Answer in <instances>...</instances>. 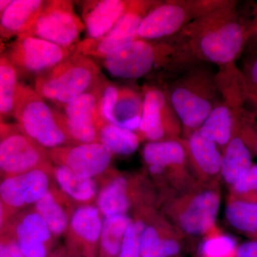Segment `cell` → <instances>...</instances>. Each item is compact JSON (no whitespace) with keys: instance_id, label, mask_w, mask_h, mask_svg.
Here are the masks:
<instances>
[{"instance_id":"obj_15","label":"cell","mask_w":257,"mask_h":257,"mask_svg":"<svg viewBox=\"0 0 257 257\" xmlns=\"http://www.w3.org/2000/svg\"><path fill=\"white\" fill-rule=\"evenodd\" d=\"M47 153L57 165L65 166L81 177L92 179L109 168L113 155L101 143L59 147L47 150Z\"/></svg>"},{"instance_id":"obj_11","label":"cell","mask_w":257,"mask_h":257,"mask_svg":"<svg viewBox=\"0 0 257 257\" xmlns=\"http://www.w3.org/2000/svg\"><path fill=\"white\" fill-rule=\"evenodd\" d=\"M47 150L28 138L18 124H6L0 143V175H21L50 167Z\"/></svg>"},{"instance_id":"obj_35","label":"cell","mask_w":257,"mask_h":257,"mask_svg":"<svg viewBox=\"0 0 257 257\" xmlns=\"http://www.w3.org/2000/svg\"><path fill=\"white\" fill-rule=\"evenodd\" d=\"M243 60L242 77L246 99L257 108V47Z\"/></svg>"},{"instance_id":"obj_6","label":"cell","mask_w":257,"mask_h":257,"mask_svg":"<svg viewBox=\"0 0 257 257\" xmlns=\"http://www.w3.org/2000/svg\"><path fill=\"white\" fill-rule=\"evenodd\" d=\"M172 55L169 40L157 42L138 38L112 51L103 61L113 77L132 79L144 77L156 66H170Z\"/></svg>"},{"instance_id":"obj_13","label":"cell","mask_w":257,"mask_h":257,"mask_svg":"<svg viewBox=\"0 0 257 257\" xmlns=\"http://www.w3.org/2000/svg\"><path fill=\"white\" fill-rule=\"evenodd\" d=\"M181 123L171 105L167 92L147 87L143 94L141 121L137 135L149 142L177 140Z\"/></svg>"},{"instance_id":"obj_44","label":"cell","mask_w":257,"mask_h":257,"mask_svg":"<svg viewBox=\"0 0 257 257\" xmlns=\"http://www.w3.org/2000/svg\"><path fill=\"white\" fill-rule=\"evenodd\" d=\"M3 40H4V39L3 38L1 34H0V55L4 54L5 45L4 42H3Z\"/></svg>"},{"instance_id":"obj_2","label":"cell","mask_w":257,"mask_h":257,"mask_svg":"<svg viewBox=\"0 0 257 257\" xmlns=\"http://www.w3.org/2000/svg\"><path fill=\"white\" fill-rule=\"evenodd\" d=\"M104 76L87 56L74 53L35 78V90L60 109L100 84Z\"/></svg>"},{"instance_id":"obj_23","label":"cell","mask_w":257,"mask_h":257,"mask_svg":"<svg viewBox=\"0 0 257 257\" xmlns=\"http://www.w3.org/2000/svg\"><path fill=\"white\" fill-rule=\"evenodd\" d=\"M183 244L177 234L167 232L162 225H147L142 235L141 257H180Z\"/></svg>"},{"instance_id":"obj_17","label":"cell","mask_w":257,"mask_h":257,"mask_svg":"<svg viewBox=\"0 0 257 257\" xmlns=\"http://www.w3.org/2000/svg\"><path fill=\"white\" fill-rule=\"evenodd\" d=\"M130 4V0L85 2L82 17L87 38L99 39L106 35L127 11Z\"/></svg>"},{"instance_id":"obj_38","label":"cell","mask_w":257,"mask_h":257,"mask_svg":"<svg viewBox=\"0 0 257 257\" xmlns=\"http://www.w3.org/2000/svg\"><path fill=\"white\" fill-rule=\"evenodd\" d=\"M0 257L25 256L13 236H0Z\"/></svg>"},{"instance_id":"obj_45","label":"cell","mask_w":257,"mask_h":257,"mask_svg":"<svg viewBox=\"0 0 257 257\" xmlns=\"http://www.w3.org/2000/svg\"><path fill=\"white\" fill-rule=\"evenodd\" d=\"M251 39H253V38H251ZM253 39H255V40H256V45L255 47H257V37H253Z\"/></svg>"},{"instance_id":"obj_41","label":"cell","mask_w":257,"mask_h":257,"mask_svg":"<svg viewBox=\"0 0 257 257\" xmlns=\"http://www.w3.org/2000/svg\"><path fill=\"white\" fill-rule=\"evenodd\" d=\"M248 33L250 35V40L253 37H257V7L255 9L254 18L248 25Z\"/></svg>"},{"instance_id":"obj_42","label":"cell","mask_w":257,"mask_h":257,"mask_svg":"<svg viewBox=\"0 0 257 257\" xmlns=\"http://www.w3.org/2000/svg\"><path fill=\"white\" fill-rule=\"evenodd\" d=\"M12 0H0V15L6 9L7 7L11 3Z\"/></svg>"},{"instance_id":"obj_40","label":"cell","mask_w":257,"mask_h":257,"mask_svg":"<svg viewBox=\"0 0 257 257\" xmlns=\"http://www.w3.org/2000/svg\"><path fill=\"white\" fill-rule=\"evenodd\" d=\"M10 212L5 207V204L0 199V232L3 231L4 228L5 222L8 219V215H10Z\"/></svg>"},{"instance_id":"obj_12","label":"cell","mask_w":257,"mask_h":257,"mask_svg":"<svg viewBox=\"0 0 257 257\" xmlns=\"http://www.w3.org/2000/svg\"><path fill=\"white\" fill-rule=\"evenodd\" d=\"M157 3V1L131 0L127 11L106 35L99 39H84L79 42L74 53L103 60L112 51L137 40L142 20Z\"/></svg>"},{"instance_id":"obj_14","label":"cell","mask_w":257,"mask_h":257,"mask_svg":"<svg viewBox=\"0 0 257 257\" xmlns=\"http://www.w3.org/2000/svg\"><path fill=\"white\" fill-rule=\"evenodd\" d=\"M143 96L133 89L119 87L104 78L100 109L106 122L136 133L143 111Z\"/></svg>"},{"instance_id":"obj_22","label":"cell","mask_w":257,"mask_h":257,"mask_svg":"<svg viewBox=\"0 0 257 257\" xmlns=\"http://www.w3.org/2000/svg\"><path fill=\"white\" fill-rule=\"evenodd\" d=\"M237 125L234 136L222 152L220 175L231 187L244 175L252 166L251 150L245 143Z\"/></svg>"},{"instance_id":"obj_18","label":"cell","mask_w":257,"mask_h":257,"mask_svg":"<svg viewBox=\"0 0 257 257\" xmlns=\"http://www.w3.org/2000/svg\"><path fill=\"white\" fill-rule=\"evenodd\" d=\"M242 111L241 106L236 105L225 98L224 101H221L211 110L197 131L224 151L234 136Z\"/></svg>"},{"instance_id":"obj_39","label":"cell","mask_w":257,"mask_h":257,"mask_svg":"<svg viewBox=\"0 0 257 257\" xmlns=\"http://www.w3.org/2000/svg\"><path fill=\"white\" fill-rule=\"evenodd\" d=\"M237 257H257V241L250 240L239 245Z\"/></svg>"},{"instance_id":"obj_9","label":"cell","mask_w":257,"mask_h":257,"mask_svg":"<svg viewBox=\"0 0 257 257\" xmlns=\"http://www.w3.org/2000/svg\"><path fill=\"white\" fill-rule=\"evenodd\" d=\"M221 204L220 192L207 187L178 201L172 214L177 227L189 236H206L215 229Z\"/></svg>"},{"instance_id":"obj_7","label":"cell","mask_w":257,"mask_h":257,"mask_svg":"<svg viewBox=\"0 0 257 257\" xmlns=\"http://www.w3.org/2000/svg\"><path fill=\"white\" fill-rule=\"evenodd\" d=\"M69 101L62 111L54 109L56 119L75 145L99 143V130L106 121L101 114L103 82Z\"/></svg>"},{"instance_id":"obj_25","label":"cell","mask_w":257,"mask_h":257,"mask_svg":"<svg viewBox=\"0 0 257 257\" xmlns=\"http://www.w3.org/2000/svg\"><path fill=\"white\" fill-rule=\"evenodd\" d=\"M102 222L98 208L88 204L76 209L69 221L74 234L91 247L99 242Z\"/></svg>"},{"instance_id":"obj_20","label":"cell","mask_w":257,"mask_h":257,"mask_svg":"<svg viewBox=\"0 0 257 257\" xmlns=\"http://www.w3.org/2000/svg\"><path fill=\"white\" fill-rule=\"evenodd\" d=\"M47 1L13 0L0 15V34L4 40L26 33L45 8Z\"/></svg>"},{"instance_id":"obj_46","label":"cell","mask_w":257,"mask_h":257,"mask_svg":"<svg viewBox=\"0 0 257 257\" xmlns=\"http://www.w3.org/2000/svg\"><path fill=\"white\" fill-rule=\"evenodd\" d=\"M55 257H66V256H55Z\"/></svg>"},{"instance_id":"obj_1","label":"cell","mask_w":257,"mask_h":257,"mask_svg":"<svg viewBox=\"0 0 257 257\" xmlns=\"http://www.w3.org/2000/svg\"><path fill=\"white\" fill-rule=\"evenodd\" d=\"M249 40L248 25L238 13L236 2L225 1L169 40L172 47L171 66L200 61L229 67Z\"/></svg>"},{"instance_id":"obj_19","label":"cell","mask_w":257,"mask_h":257,"mask_svg":"<svg viewBox=\"0 0 257 257\" xmlns=\"http://www.w3.org/2000/svg\"><path fill=\"white\" fill-rule=\"evenodd\" d=\"M185 145L177 140L149 142L143 150V159L152 175H165L167 170L183 168L187 162Z\"/></svg>"},{"instance_id":"obj_47","label":"cell","mask_w":257,"mask_h":257,"mask_svg":"<svg viewBox=\"0 0 257 257\" xmlns=\"http://www.w3.org/2000/svg\"><path fill=\"white\" fill-rule=\"evenodd\" d=\"M181 257V256H180Z\"/></svg>"},{"instance_id":"obj_21","label":"cell","mask_w":257,"mask_h":257,"mask_svg":"<svg viewBox=\"0 0 257 257\" xmlns=\"http://www.w3.org/2000/svg\"><path fill=\"white\" fill-rule=\"evenodd\" d=\"M185 147L194 168L201 175L207 178L220 175L222 152L214 142L202 136L197 130L189 135Z\"/></svg>"},{"instance_id":"obj_30","label":"cell","mask_w":257,"mask_h":257,"mask_svg":"<svg viewBox=\"0 0 257 257\" xmlns=\"http://www.w3.org/2000/svg\"><path fill=\"white\" fill-rule=\"evenodd\" d=\"M35 211L46 222L52 235L59 236L67 229L70 221L68 214L52 191H49L35 204Z\"/></svg>"},{"instance_id":"obj_33","label":"cell","mask_w":257,"mask_h":257,"mask_svg":"<svg viewBox=\"0 0 257 257\" xmlns=\"http://www.w3.org/2000/svg\"><path fill=\"white\" fill-rule=\"evenodd\" d=\"M238 247L239 245L233 236L215 228L203 239L198 257H237Z\"/></svg>"},{"instance_id":"obj_27","label":"cell","mask_w":257,"mask_h":257,"mask_svg":"<svg viewBox=\"0 0 257 257\" xmlns=\"http://www.w3.org/2000/svg\"><path fill=\"white\" fill-rule=\"evenodd\" d=\"M133 222L126 214L104 216L99 246L100 257H118L128 226Z\"/></svg>"},{"instance_id":"obj_31","label":"cell","mask_w":257,"mask_h":257,"mask_svg":"<svg viewBox=\"0 0 257 257\" xmlns=\"http://www.w3.org/2000/svg\"><path fill=\"white\" fill-rule=\"evenodd\" d=\"M48 226L36 211L24 215L15 225L13 237L18 243H47L52 238Z\"/></svg>"},{"instance_id":"obj_10","label":"cell","mask_w":257,"mask_h":257,"mask_svg":"<svg viewBox=\"0 0 257 257\" xmlns=\"http://www.w3.org/2000/svg\"><path fill=\"white\" fill-rule=\"evenodd\" d=\"M74 52L71 49L23 34L17 37L5 55L19 75L37 77L68 58Z\"/></svg>"},{"instance_id":"obj_36","label":"cell","mask_w":257,"mask_h":257,"mask_svg":"<svg viewBox=\"0 0 257 257\" xmlns=\"http://www.w3.org/2000/svg\"><path fill=\"white\" fill-rule=\"evenodd\" d=\"M146 226L143 220L133 221L125 233L118 257H141L142 235Z\"/></svg>"},{"instance_id":"obj_8","label":"cell","mask_w":257,"mask_h":257,"mask_svg":"<svg viewBox=\"0 0 257 257\" xmlns=\"http://www.w3.org/2000/svg\"><path fill=\"white\" fill-rule=\"evenodd\" d=\"M84 29L74 13L72 2L51 0L47 1L36 21L25 34L74 51Z\"/></svg>"},{"instance_id":"obj_4","label":"cell","mask_w":257,"mask_h":257,"mask_svg":"<svg viewBox=\"0 0 257 257\" xmlns=\"http://www.w3.org/2000/svg\"><path fill=\"white\" fill-rule=\"evenodd\" d=\"M13 116L20 130L46 150L75 145L59 124L54 109L35 89L21 83L17 89Z\"/></svg>"},{"instance_id":"obj_16","label":"cell","mask_w":257,"mask_h":257,"mask_svg":"<svg viewBox=\"0 0 257 257\" xmlns=\"http://www.w3.org/2000/svg\"><path fill=\"white\" fill-rule=\"evenodd\" d=\"M42 167L0 182V199L10 212L35 204L50 190L49 170Z\"/></svg>"},{"instance_id":"obj_43","label":"cell","mask_w":257,"mask_h":257,"mask_svg":"<svg viewBox=\"0 0 257 257\" xmlns=\"http://www.w3.org/2000/svg\"><path fill=\"white\" fill-rule=\"evenodd\" d=\"M5 126H6V123L3 121V118L0 116V143H1L2 138H3V133H4Z\"/></svg>"},{"instance_id":"obj_34","label":"cell","mask_w":257,"mask_h":257,"mask_svg":"<svg viewBox=\"0 0 257 257\" xmlns=\"http://www.w3.org/2000/svg\"><path fill=\"white\" fill-rule=\"evenodd\" d=\"M231 198L257 204V165L230 187Z\"/></svg>"},{"instance_id":"obj_37","label":"cell","mask_w":257,"mask_h":257,"mask_svg":"<svg viewBox=\"0 0 257 257\" xmlns=\"http://www.w3.org/2000/svg\"><path fill=\"white\" fill-rule=\"evenodd\" d=\"M242 120L240 133L251 151L253 150L257 153V125L253 126L251 118L248 119L244 116Z\"/></svg>"},{"instance_id":"obj_24","label":"cell","mask_w":257,"mask_h":257,"mask_svg":"<svg viewBox=\"0 0 257 257\" xmlns=\"http://www.w3.org/2000/svg\"><path fill=\"white\" fill-rule=\"evenodd\" d=\"M97 207L104 216L126 214L131 207L128 181L119 176L104 186L97 197Z\"/></svg>"},{"instance_id":"obj_28","label":"cell","mask_w":257,"mask_h":257,"mask_svg":"<svg viewBox=\"0 0 257 257\" xmlns=\"http://www.w3.org/2000/svg\"><path fill=\"white\" fill-rule=\"evenodd\" d=\"M225 217L235 229L257 241V204L230 197Z\"/></svg>"},{"instance_id":"obj_3","label":"cell","mask_w":257,"mask_h":257,"mask_svg":"<svg viewBox=\"0 0 257 257\" xmlns=\"http://www.w3.org/2000/svg\"><path fill=\"white\" fill-rule=\"evenodd\" d=\"M218 79L205 71L193 70L176 81L167 90L174 111L187 138L197 131L221 101Z\"/></svg>"},{"instance_id":"obj_5","label":"cell","mask_w":257,"mask_h":257,"mask_svg":"<svg viewBox=\"0 0 257 257\" xmlns=\"http://www.w3.org/2000/svg\"><path fill=\"white\" fill-rule=\"evenodd\" d=\"M224 2H157L142 20L138 29V38L158 41L175 36L193 20L219 8Z\"/></svg>"},{"instance_id":"obj_29","label":"cell","mask_w":257,"mask_h":257,"mask_svg":"<svg viewBox=\"0 0 257 257\" xmlns=\"http://www.w3.org/2000/svg\"><path fill=\"white\" fill-rule=\"evenodd\" d=\"M140 142V137L135 132L109 123L103 124L99 130V143L114 155H131L138 150Z\"/></svg>"},{"instance_id":"obj_26","label":"cell","mask_w":257,"mask_h":257,"mask_svg":"<svg viewBox=\"0 0 257 257\" xmlns=\"http://www.w3.org/2000/svg\"><path fill=\"white\" fill-rule=\"evenodd\" d=\"M52 172L62 190L76 202L89 203L95 197L97 189L93 179L81 177L63 165H57Z\"/></svg>"},{"instance_id":"obj_32","label":"cell","mask_w":257,"mask_h":257,"mask_svg":"<svg viewBox=\"0 0 257 257\" xmlns=\"http://www.w3.org/2000/svg\"><path fill=\"white\" fill-rule=\"evenodd\" d=\"M19 74L4 54L0 55V116L13 115Z\"/></svg>"}]
</instances>
